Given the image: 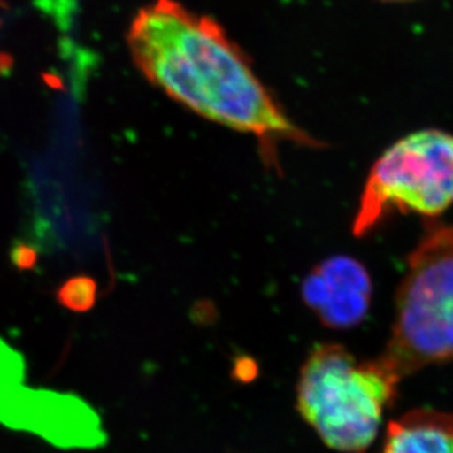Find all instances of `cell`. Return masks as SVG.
<instances>
[{"mask_svg":"<svg viewBox=\"0 0 453 453\" xmlns=\"http://www.w3.org/2000/svg\"><path fill=\"white\" fill-rule=\"evenodd\" d=\"M55 298L65 310L84 314L91 311L99 300V283L90 274H75L56 288Z\"/></svg>","mask_w":453,"mask_h":453,"instance_id":"cell-9","label":"cell"},{"mask_svg":"<svg viewBox=\"0 0 453 453\" xmlns=\"http://www.w3.org/2000/svg\"><path fill=\"white\" fill-rule=\"evenodd\" d=\"M128 48L153 86L205 119L256 138L267 162L276 163L280 144L317 146L211 18L156 0L134 18Z\"/></svg>","mask_w":453,"mask_h":453,"instance_id":"cell-1","label":"cell"},{"mask_svg":"<svg viewBox=\"0 0 453 453\" xmlns=\"http://www.w3.org/2000/svg\"><path fill=\"white\" fill-rule=\"evenodd\" d=\"M26 374V361L19 352L9 347L0 338V381L22 383Z\"/></svg>","mask_w":453,"mask_h":453,"instance_id":"cell-10","label":"cell"},{"mask_svg":"<svg viewBox=\"0 0 453 453\" xmlns=\"http://www.w3.org/2000/svg\"><path fill=\"white\" fill-rule=\"evenodd\" d=\"M9 260H11V265L19 272H31L39 265L40 252L35 244L17 241L11 247Z\"/></svg>","mask_w":453,"mask_h":453,"instance_id":"cell-11","label":"cell"},{"mask_svg":"<svg viewBox=\"0 0 453 453\" xmlns=\"http://www.w3.org/2000/svg\"><path fill=\"white\" fill-rule=\"evenodd\" d=\"M379 358L399 380L453 363V226L430 223L408 257L392 334Z\"/></svg>","mask_w":453,"mask_h":453,"instance_id":"cell-3","label":"cell"},{"mask_svg":"<svg viewBox=\"0 0 453 453\" xmlns=\"http://www.w3.org/2000/svg\"><path fill=\"white\" fill-rule=\"evenodd\" d=\"M31 188L39 213L42 238L60 231H77L93 220V187L87 172L86 151L75 97L69 95L56 109L55 124L44 151L35 158Z\"/></svg>","mask_w":453,"mask_h":453,"instance_id":"cell-5","label":"cell"},{"mask_svg":"<svg viewBox=\"0 0 453 453\" xmlns=\"http://www.w3.org/2000/svg\"><path fill=\"white\" fill-rule=\"evenodd\" d=\"M453 207V134L423 129L377 158L355 214V235H367L392 211L437 218Z\"/></svg>","mask_w":453,"mask_h":453,"instance_id":"cell-4","label":"cell"},{"mask_svg":"<svg viewBox=\"0 0 453 453\" xmlns=\"http://www.w3.org/2000/svg\"><path fill=\"white\" fill-rule=\"evenodd\" d=\"M399 383L380 358L359 359L338 343H325L301 368L296 405L329 448L364 453L379 436Z\"/></svg>","mask_w":453,"mask_h":453,"instance_id":"cell-2","label":"cell"},{"mask_svg":"<svg viewBox=\"0 0 453 453\" xmlns=\"http://www.w3.org/2000/svg\"><path fill=\"white\" fill-rule=\"evenodd\" d=\"M385 2H410V0H385Z\"/></svg>","mask_w":453,"mask_h":453,"instance_id":"cell-13","label":"cell"},{"mask_svg":"<svg viewBox=\"0 0 453 453\" xmlns=\"http://www.w3.org/2000/svg\"><path fill=\"white\" fill-rule=\"evenodd\" d=\"M303 298L325 325L349 327L359 323L367 312L372 282L359 263L336 257L308 276Z\"/></svg>","mask_w":453,"mask_h":453,"instance_id":"cell-7","label":"cell"},{"mask_svg":"<svg viewBox=\"0 0 453 453\" xmlns=\"http://www.w3.org/2000/svg\"><path fill=\"white\" fill-rule=\"evenodd\" d=\"M2 12H4V6H2V2H0V24H2Z\"/></svg>","mask_w":453,"mask_h":453,"instance_id":"cell-12","label":"cell"},{"mask_svg":"<svg viewBox=\"0 0 453 453\" xmlns=\"http://www.w3.org/2000/svg\"><path fill=\"white\" fill-rule=\"evenodd\" d=\"M0 423L62 449H95L107 441L99 414L80 396L22 383L0 381Z\"/></svg>","mask_w":453,"mask_h":453,"instance_id":"cell-6","label":"cell"},{"mask_svg":"<svg viewBox=\"0 0 453 453\" xmlns=\"http://www.w3.org/2000/svg\"><path fill=\"white\" fill-rule=\"evenodd\" d=\"M380 453H453V415L412 410L386 428Z\"/></svg>","mask_w":453,"mask_h":453,"instance_id":"cell-8","label":"cell"}]
</instances>
